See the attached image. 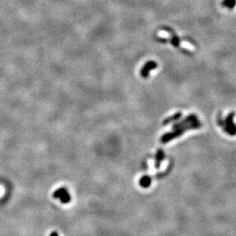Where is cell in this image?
<instances>
[{
	"mask_svg": "<svg viewBox=\"0 0 236 236\" xmlns=\"http://www.w3.org/2000/svg\"><path fill=\"white\" fill-rule=\"evenodd\" d=\"M202 126V123L199 120H196L195 122L189 123L187 125L182 126H178V127H175L173 128V131L168 133L166 134L163 135V137L161 138V141L162 143H167V142L170 141V140H174V139L177 138V137H180L182 133H184L185 132H186L187 130H192V129H199Z\"/></svg>",
	"mask_w": 236,
	"mask_h": 236,
	"instance_id": "1",
	"label": "cell"
},
{
	"mask_svg": "<svg viewBox=\"0 0 236 236\" xmlns=\"http://www.w3.org/2000/svg\"><path fill=\"white\" fill-rule=\"evenodd\" d=\"M234 112H231L228 113L225 120H222L219 118L218 120L219 125L222 127L225 130V131L227 133H228L231 136H234L236 135V125L234 123Z\"/></svg>",
	"mask_w": 236,
	"mask_h": 236,
	"instance_id": "2",
	"label": "cell"
},
{
	"mask_svg": "<svg viewBox=\"0 0 236 236\" xmlns=\"http://www.w3.org/2000/svg\"><path fill=\"white\" fill-rule=\"evenodd\" d=\"M53 197L60 200L62 204H67L71 200V196L70 192L66 188L60 187L56 189L53 193Z\"/></svg>",
	"mask_w": 236,
	"mask_h": 236,
	"instance_id": "3",
	"label": "cell"
},
{
	"mask_svg": "<svg viewBox=\"0 0 236 236\" xmlns=\"http://www.w3.org/2000/svg\"><path fill=\"white\" fill-rule=\"evenodd\" d=\"M157 66V63L154 62V61H150V62L147 63L145 65V67H144V68H143V71H142V74H143V77H147V76L148 75L149 71H150V70L155 68Z\"/></svg>",
	"mask_w": 236,
	"mask_h": 236,
	"instance_id": "4",
	"label": "cell"
},
{
	"mask_svg": "<svg viewBox=\"0 0 236 236\" xmlns=\"http://www.w3.org/2000/svg\"><path fill=\"white\" fill-rule=\"evenodd\" d=\"M164 158V152L162 150H159L157 151L155 157V166L156 168H159Z\"/></svg>",
	"mask_w": 236,
	"mask_h": 236,
	"instance_id": "5",
	"label": "cell"
},
{
	"mask_svg": "<svg viewBox=\"0 0 236 236\" xmlns=\"http://www.w3.org/2000/svg\"><path fill=\"white\" fill-rule=\"evenodd\" d=\"M150 184H151V178L148 175H144L140 179V185L141 187L148 188L150 187Z\"/></svg>",
	"mask_w": 236,
	"mask_h": 236,
	"instance_id": "6",
	"label": "cell"
},
{
	"mask_svg": "<svg viewBox=\"0 0 236 236\" xmlns=\"http://www.w3.org/2000/svg\"><path fill=\"white\" fill-rule=\"evenodd\" d=\"M181 116H182V113H181V112H178V113H176L175 114H174L173 116H170V117H169L168 119H166V120L164 121V124L169 123V122L175 121V120H179V119L181 118Z\"/></svg>",
	"mask_w": 236,
	"mask_h": 236,
	"instance_id": "7",
	"label": "cell"
},
{
	"mask_svg": "<svg viewBox=\"0 0 236 236\" xmlns=\"http://www.w3.org/2000/svg\"><path fill=\"white\" fill-rule=\"evenodd\" d=\"M222 5L226 8L232 9L236 5V0H224L222 2Z\"/></svg>",
	"mask_w": 236,
	"mask_h": 236,
	"instance_id": "8",
	"label": "cell"
},
{
	"mask_svg": "<svg viewBox=\"0 0 236 236\" xmlns=\"http://www.w3.org/2000/svg\"><path fill=\"white\" fill-rule=\"evenodd\" d=\"M172 44L174 46H175V47H177V46H179V38H177V37H173V38H172Z\"/></svg>",
	"mask_w": 236,
	"mask_h": 236,
	"instance_id": "9",
	"label": "cell"
},
{
	"mask_svg": "<svg viewBox=\"0 0 236 236\" xmlns=\"http://www.w3.org/2000/svg\"><path fill=\"white\" fill-rule=\"evenodd\" d=\"M49 236H59V235H58V233H57V231H52V232L49 234Z\"/></svg>",
	"mask_w": 236,
	"mask_h": 236,
	"instance_id": "10",
	"label": "cell"
}]
</instances>
